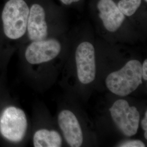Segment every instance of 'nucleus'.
<instances>
[{"mask_svg": "<svg viewBox=\"0 0 147 147\" xmlns=\"http://www.w3.org/2000/svg\"><path fill=\"white\" fill-rule=\"evenodd\" d=\"M65 12L62 7L52 1H37L30 7L27 31L30 40L37 41L47 38L50 19H64Z\"/></svg>", "mask_w": 147, "mask_h": 147, "instance_id": "nucleus-1", "label": "nucleus"}, {"mask_svg": "<svg viewBox=\"0 0 147 147\" xmlns=\"http://www.w3.org/2000/svg\"><path fill=\"white\" fill-rule=\"evenodd\" d=\"M142 78L141 63L137 60H131L119 70L111 73L106 79V84L112 93L124 96L142 84Z\"/></svg>", "mask_w": 147, "mask_h": 147, "instance_id": "nucleus-2", "label": "nucleus"}, {"mask_svg": "<svg viewBox=\"0 0 147 147\" xmlns=\"http://www.w3.org/2000/svg\"><path fill=\"white\" fill-rule=\"evenodd\" d=\"M30 7L25 0H8L5 3L1 18L6 37L16 40L25 35Z\"/></svg>", "mask_w": 147, "mask_h": 147, "instance_id": "nucleus-3", "label": "nucleus"}, {"mask_svg": "<svg viewBox=\"0 0 147 147\" xmlns=\"http://www.w3.org/2000/svg\"><path fill=\"white\" fill-rule=\"evenodd\" d=\"M89 9L90 14L110 34L118 32L131 22L120 11L114 0H90Z\"/></svg>", "mask_w": 147, "mask_h": 147, "instance_id": "nucleus-4", "label": "nucleus"}, {"mask_svg": "<svg viewBox=\"0 0 147 147\" xmlns=\"http://www.w3.org/2000/svg\"><path fill=\"white\" fill-rule=\"evenodd\" d=\"M27 121L23 111L14 106L6 108L0 116V132L11 142H20L26 132Z\"/></svg>", "mask_w": 147, "mask_h": 147, "instance_id": "nucleus-5", "label": "nucleus"}, {"mask_svg": "<svg viewBox=\"0 0 147 147\" xmlns=\"http://www.w3.org/2000/svg\"><path fill=\"white\" fill-rule=\"evenodd\" d=\"M111 117L116 125L126 136L135 135L140 123V113L136 107L130 106L126 100L116 101L110 109Z\"/></svg>", "mask_w": 147, "mask_h": 147, "instance_id": "nucleus-6", "label": "nucleus"}, {"mask_svg": "<svg viewBox=\"0 0 147 147\" xmlns=\"http://www.w3.org/2000/svg\"><path fill=\"white\" fill-rule=\"evenodd\" d=\"M75 60L80 81L88 84L94 81L96 74L95 48L88 40L80 42L75 50Z\"/></svg>", "mask_w": 147, "mask_h": 147, "instance_id": "nucleus-7", "label": "nucleus"}, {"mask_svg": "<svg viewBox=\"0 0 147 147\" xmlns=\"http://www.w3.org/2000/svg\"><path fill=\"white\" fill-rule=\"evenodd\" d=\"M62 49V44L56 38L33 41L27 47L25 57L32 64L47 62L56 57Z\"/></svg>", "mask_w": 147, "mask_h": 147, "instance_id": "nucleus-8", "label": "nucleus"}, {"mask_svg": "<svg viewBox=\"0 0 147 147\" xmlns=\"http://www.w3.org/2000/svg\"><path fill=\"white\" fill-rule=\"evenodd\" d=\"M58 121L69 145L80 147L83 142V134L79 121L73 113L69 110L61 111L58 115Z\"/></svg>", "mask_w": 147, "mask_h": 147, "instance_id": "nucleus-9", "label": "nucleus"}, {"mask_svg": "<svg viewBox=\"0 0 147 147\" xmlns=\"http://www.w3.org/2000/svg\"><path fill=\"white\" fill-rule=\"evenodd\" d=\"M120 11L131 22L145 21L147 19V5L143 0H114Z\"/></svg>", "mask_w": 147, "mask_h": 147, "instance_id": "nucleus-10", "label": "nucleus"}, {"mask_svg": "<svg viewBox=\"0 0 147 147\" xmlns=\"http://www.w3.org/2000/svg\"><path fill=\"white\" fill-rule=\"evenodd\" d=\"M62 137L58 132L41 129L36 132L33 136L35 147H59L62 145Z\"/></svg>", "mask_w": 147, "mask_h": 147, "instance_id": "nucleus-11", "label": "nucleus"}, {"mask_svg": "<svg viewBox=\"0 0 147 147\" xmlns=\"http://www.w3.org/2000/svg\"><path fill=\"white\" fill-rule=\"evenodd\" d=\"M64 5L72 7L75 8H80L83 5L84 0H59Z\"/></svg>", "mask_w": 147, "mask_h": 147, "instance_id": "nucleus-12", "label": "nucleus"}, {"mask_svg": "<svg viewBox=\"0 0 147 147\" xmlns=\"http://www.w3.org/2000/svg\"><path fill=\"white\" fill-rule=\"evenodd\" d=\"M121 147H144L145 144L143 142L140 140L127 141L119 144Z\"/></svg>", "mask_w": 147, "mask_h": 147, "instance_id": "nucleus-13", "label": "nucleus"}, {"mask_svg": "<svg viewBox=\"0 0 147 147\" xmlns=\"http://www.w3.org/2000/svg\"><path fill=\"white\" fill-rule=\"evenodd\" d=\"M142 77L145 81L147 80V59H145L142 65Z\"/></svg>", "mask_w": 147, "mask_h": 147, "instance_id": "nucleus-14", "label": "nucleus"}, {"mask_svg": "<svg viewBox=\"0 0 147 147\" xmlns=\"http://www.w3.org/2000/svg\"><path fill=\"white\" fill-rule=\"evenodd\" d=\"M142 128L144 131H147V111L145 112V115L144 118L142 119L141 122Z\"/></svg>", "mask_w": 147, "mask_h": 147, "instance_id": "nucleus-15", "label": "nucleus"}, {"mask_svg": "<svg viewBox=\"0 0 147 147\" xmlns=\"http://www.w3.org/2000/svg\"><path fill=\"white\" fill-rule=\"evenodd\" d=\"M144 137H145V138L147 140V131H145L144 132Z\"/></svg>", "mask_w": 147, "mask_h": 147, "instance_id": "nucleus-16", "label": "nucleus"}, {"mask_svg": "<svg viewBox=\"0 0 147 147\" xmlns=\"http://www.w3.org/2000/svg\"><path fill=\"white\" fill-rule=\"evenodd\" d=\"M143 1L146 5H147V0H143Z\"/></svg>", "mask_w": 147, "mask_h": 147, "instance_id": "nucleus-17", "label": "nucleus"}]
</instances>
